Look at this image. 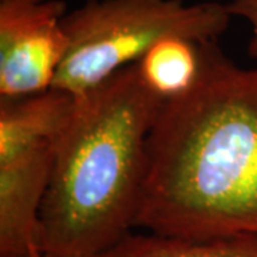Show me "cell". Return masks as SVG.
Instances as JSON below:
<instances>
[{
  "instance_id": "cell-1",
  "label": "cell",
  "mask_w": 257,
  "mask_h": 257,
  "mask_svg": "<svg viewBox=\"0 0 257 257\" xmlns=\"http://www.w3.org/2000/svg\"><path fill=\"white\" fill-rule=\"evenodd\" d=\"M190 90L166 100L147 140L136 226L194 239L257 236V67L200 45Z\"/></svg>"
},
{
  "instance_id": "cell-2",
  "label": "cell",
  "mask_w": 257,
  "mask_h": 257,
  "mask_svg": "<svg viewBox=\"0 0 257 257\" xmlns=\"http://www.w3.org/2000/svg\"><path fill=\"white\" fill-rule=\"evenodd\" d=\"M165 100L138 63L111 74L76 106L55 143L40 211V247L56 257H96L136 226L147 140Z\"/></svg>"
},
{
  "instance_id": "cell-3",
  "label": "cell",
  "mask_w": 257,
  "mask_h": 257,
  "mask_svg": "<svg viewBox=\"0 0 257 257\" xmlns=\"http://www.w3.org/2000/svg\"><path fill=\"white\" fill-rule=\"evenodd\" d=\"M230 20L226 3L219 2L87 0L63 18L69 47L52 87L80 97L160 40L219 42Z\"/></svg>"
},
{
  "instance_id": "cell-4",
  "label": "cell",
  "mask_w": 257,
  "mask_h": 257,
  "mask_svg": "<svg viewBox=\"0 0 257 257\" xmlns=\"http://www.w3.org/2000/svg\"><path fill=\"white\" fill-rule=\"evenodd\" d=\"M62 0H0V96L52 87L69 39Z\"/></svg>"
},
{
  "instance_id": "cell-5",
  "label": "cell",
  "mask_w": 257,
  "mask_h": 257,
  "mask_svg": "<svg viewBox=\"0 0 257 257\" xmlns=\"http://www.w3.org/2000/svg\"><path fill=\"white\" fill-rule=\"evenodd\" d=\"M56 143V142H55ZM55 143L0 163V257H37Z\"/></svg>"
},
{
  "instance_id": "cell-6",
  "label": "cell",
  "mask_w": 257,
  "mask_h": 257,
  "mask_svg": "<svg viewBox=\"0 0 257 257\" xmlns=\"http://www.w3.org/2000/svg\"><path fill=\"white\" fill-rule=\"evenodd\" d=\"M74 106V96L53 87L25 96H0V163L57 142Z\"/></svg>"
},
{
  "instance_id": "cell-7",
  "label": "cell",
  "mask_w": 257,
  "mask_h": 257,
  "mask_svg": "<svg viewBox=\"0 0 257 257\" xmlns=\"http://www.w3.org/2000/svg\"><path fill=\"white\" fill-rule=\"evenodd\" d=\"M96 257H257V236L194 239L153 231L128 233Z\"/></svg>"
},
{
  "instance_id": "cell-8",
  "label": "cell",
  "mask_w": 257,
  "mask_h": 257,
  "mask_svg": "<svg viewBox=\"0 0 257 257\" xmlns=\"http://www.w3.org/2000/svg\"><path fill=\"white\" fill-rule=\"evenodd\" d=\"M136 63L147 87L165 101L172 100L190 90L197 80L202 69L200 43L167 37Z\"/></svg>"
},
{
  "instance_id": "cell-9",
  "label": "cell",
  "mask_w": 257,
  "mask_h": 257,
  "mask_svg": "<svg viewBox=\"0 0 257 257\" xmlns=\"http://www.w3.org/2000/svg\"><path fill=\"white\" fill-rule=\"evenodd\" d=\"M231 18L246 20L251 29V37L248 42L247 52L257 59V0H231L226 3Z\"/></svg>"
},
{
  "instance_id": "cell-10",
  "label": "cell",
  "mask_w": 257,
  "mask_h": 257,
  "mask_svg": "<svg viewBox=\"0 0 257 257\" xmlns=\"http://www.w3.org/2000/svg\"><path fill=\"white\" fill-rule=\"evenodd\" d=\"M37 257H56V256H50V254H45V253H42V254H39Z\"/></svg>"
},
{
  "instance_id": "cell-11",
  "label": "cell",
  "mask_w": 257,
  "mask_h": 257,
  "mask_svg": "<svg viewBox=\"0 0 257 257\" xmlns=\"http://www.w3.org/2000/svg\"><path fill=\"white\" fill-rule=\"evenodd\" d=\"M36 2H43V0H36Z\"/></svg>"
}]
</instances>
